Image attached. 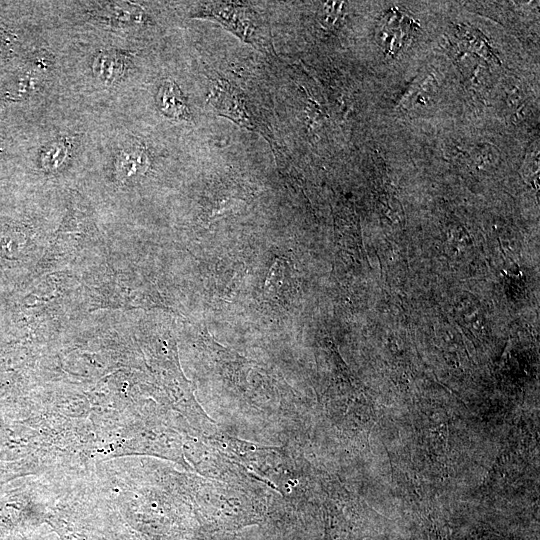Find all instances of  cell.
<instances>
[{
  "instance_id": "cell-6",
  "label": "cell",
  "mask_w": 540,
  "mask_h": 540,
  "mask_svg": "<svg viewBox=\"0 0 540 540\" xmlns=\"http://www.w3.org/2000/svg\"><path fill=\"white\" fill-rule=\"evenodd\" d=\"M13 339L7 295L0 293V349Z\"/></svg>"
},
{
  "instance_id": "cell-2",
  "label": "cell",
  "mask_w": 540,
  "mask_h": 540,
  "mask_svg": "<svg viewBox=\"0 0 540 540\" xmlns=\"http://www.w3.org/2000/svg\"><path fill=\"white\" fill-rule=\"evenodd\" d=\"M158 105L168 117L187 118L189 115L183 95L175 83L166 81L159 90Z\"/></svg>"
},
{
  "instance_id": "cell-3",
  "label": "cell",
  "mask_w": 540,
  "mask_h": 540,
  "mask_svg": "<svg viewBox=\"0 0 540 540\" xmlns=\"http://www.w3.org/2000/svg\"><path fill=\"white\" fill-rule=\"evenodd\" d=\"M121 156L118 168L125 179L139 174L147 167V155L142 149H134Z\"/></svg>"
},
{
  "instance_id": "cell-7",
  "label": "cell",
  "mask_w": 540,
  "mask_h": 540,
  "mask_svg": "<svg viewBox=\"0 0 540 540\" xmlns=\"http://www.w3.org/2000/svg\"><path fill=\"white\" fill-rule=\"evenodd\" d=\"M51 148L47 152L45 159H43L45 165L49 167L57 166V163H61L66 151V147L62 143H58Z\"/></svg>"
},
{
  "instance_id": "cell-1",
  "label": "cell",
  "mask_w": 540,
  "mask_h": 540,
  "mask_svg": "<svg viewBox=\"0 0 540 540\" xmlns=\"http://www.w3.org/2000/svg\"><path fill=\"white\" fill-rule=\"evenodd\" d=\"M210 8V14L219 19L221 23L229 26L232 30L236 31L238 35L244 40H248V28H250L251 20L247 13L246 8H241L234 3H215Z\"/></svg>"
},
{
  "instance_id": "cell-5",
  "label": "cell",
  "mask_w": 540,
  "mask_h": 540,
  "mask_svg": "<svg viewBox=\"0 0 540 540\" xmlns=\"http://www.w3.org/2000/svg\"><path fill=\"white\" fill-rule=\"evenodd\" d=\"M95 71L106 81H113L123 71V61L118 55L105 53L99 56L95 63Z\"/></svg>"
},
{
  "instance_id": "cell-4",
  "label": "cell",
  "mask_w": 540,
  "mask_h": 540,
  "mask_svg": "<svg viewBox=\"0 0 540 540\" xmlns=\"http://www.w3.org/2000/svg\"><path fill=\"white\" fill-rule=\"evenodd\" d=\"M459 34L467 45H469L475 52L481 54L482 57L492 62H496L498 60L488 41L481 33L471 29L470 27L464 26L459 28Z\"/></svg>"
}]
</instances>
